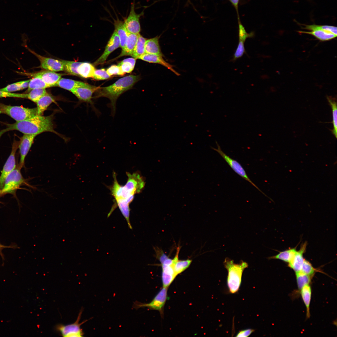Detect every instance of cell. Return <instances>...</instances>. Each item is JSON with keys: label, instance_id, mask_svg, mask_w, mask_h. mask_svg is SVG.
I'll return each instance as SVG.
<instances>
[{"label": "cell", "instance_id": "74e56055", "mask_svg": "<svg viewBox=\"0 0 337 337\" xmlns=\"http://www.w3.org/2000/svg\"><path fill=\"white\" fill-rule=\"evenodd\" d=\"M47 92L45 89H36L27 93V99L37 103L38 100Z\"/></svg>", "mask_w": 337, "mask_h": 337}, {"label": "cell", "instance_id": "3957f363", "mask_svg": "<svg viewBox=\"0 0 337 337\" xmlns=\"http://www.w3.org/2000/svg\"><path fill=\"white\" fill-rule=\"evenodd\" d=\"M223 264L228 272L227 282L229 292L235 293L239 289L243 272L248 267V264L242 260L238 264L235 263L233 260L228 257L225 258Z\"/></svg>", "mask_w": 337, "mask_h": 337}, {"label": "cell", "instance_id": "8992f818", "mask_svg": "<svg viewBox=\"0 0 337 337\" xmlns=\"http://www.w3.org/2000/svg\"><path fill=\"white\" fill-rule=\"evenodd\" d=\"M18 166L16 167L6 177L2 188L1 194L12 193L25 182Z\"/></svg>", "mask_w": 337, "mask_h": 337}, {"label": "cell", "instance_id": "ac0fdd59", "mask_svg": "<svg viewBox=\"0 0 337 337\" xmlns=\"http://www.w3.org/2000/svg\"><path fill=\"white\" fill-rule=\"evenodd\" d=\"M307 245L305 242L301 245L299 251H297L292 260L288 263L289 266L293 270L295 273L300 271L305 260L303 257Z\"/></svg>", "mask_w": 337, "mask_h": 337}, {"label": "cell", "instance_id": "44dd1931", "mask_svg": "<svg viewBox=\"0 0 337 337\" xmlns=\"http://www.w3.org/2000/svg\"><path fill=\"white\" fill-rule=\"evenodd\" d=\"M89 84L72 79L61 78L56 83L55 86H58L71 91L77 88L87 86Z\"/></svg>", "mask_w": 337, "mask_h": 337}, {"label": "cell", "instance_id": "d590c367", "mask_svg": "<svg viewBox=\"0 0 337 337\" xmlns=\"http://www.w3.org/2000/svg\"><path fill=\"white\" fill-rule=\"evenodd\" d=\"M297 285L300 290L305 286L309 285L312 276L306 274L300 271L295 273Z\"/></svg>", "mask_w": 337, "mask_h": 337}, {"label": "cell", "instance_id": "ab89813d", "mask_svg": "<svg viewBox=\"0 0 337 337\" xmlns=\"http://www.w3.org/2000/svg\"><path fill=\"white\" fill-rule=\"evenodd\" d=\"M244 42L239 41L237 47L233 54L232 61H235L237 59L241 57L246 52L244 46Z\"/></svg>", "mask_w": 337, "mask_h": 337}, {"label": "cell", "instance_id": "603a6c76", "mask_svg": "<svg viewBox=\"0 0 337 337\" xmlns=\"http://www.w3.org/2000/svg\"><path fill=\"white\" fill-rule=\"evenodd\" d=\"M159 37L157 36L146 40L145 44V53L163 56L159 43Z\"/></svg>", "mask_w": 337, "mask_h": 337}, {"label": "cell", "instance_id": "8fae6325", "mask_svg": "<svg viewBox=\"0 0 337 337\" xmlns=\"http://www.w3.org/2000/svg\"><path fill=\"white\" fill-rule=\"evenodd\" d=\"M82 310H81L78 315L76 321L74 323L67 325H59L57 326L56 329L63 336L68 337H82L83 335L82 330L80 326L85 321L79 323Z\"/></svg>", "mask_w": 337, "mask_h": 337}, {"label": "cell", "instance_id": "52a82bcc", "mask_svg": "<svg viewBox=\"0 0 337 337\" xmlns=\"http://www.w3.org/2000/svg\"><path fill=\"white\" fill-rule=\"evenodd\" d=\"M216 142L217 146V149L214 148L213 147H211V148L219 154L236 173L245 180L251 183L253 186L257 189L261 193H262L265 196L267 197V196L263 193L260 188H259L251 180L247 174L245 170L241 164L236 160L232 159L226 154L222 150V149L218 143L217 141H216Z\"/></svg>", "mask_w": 337, "mask_h": 337}, {"label": "cell", "instance_id": "277c9868", "mask_svg": "<svg viewBox=\"0 0 337 337\" xmlns=\"http://www.w3.org/2000/svg\"><path fill=\"white\" fill-rule=\"evenodd\" d=\"M128 179L126 184L121 186V195L124 198L134 196L140 193L144 188L145 182L144 178L137 173L131 174L127 172Z\"/></svg>", "mask_w": 337, "mask_h": 337}, {"label": "cell", "instance_id": "7bdbcfd3", "mask_svg": "<svg viewBox=\"0 0 337 337\" xmlns=\"http://www.w3.org/2000/svg\"><path fill=\"white\" fill-rule=\"evenodd\" d=\"M7 97L27 99V94L6 92L0 90V98Z\"/></svg>", "mask_w": 337, "mask_h": 337}, {"label": "cell", "instance_id": "c3c4849f", "mask_svg": "<svg viewBox=\"0 0 337 337\" xmlns=\"http://www.w3.org/2000/svg\"><path fill=\"white\" fill-rule=\"evenodd\" d=\"M1 194V190H0V195Z\"/></svg>", "mask_w": 337, "mask_h": 337}, {"label": "cell", "instance_id": "f6af8a7d", "mask_svg": "<svg viewBox=\"0 0 337 337\" xmlns=\"http://www.w3.org/2000/svg\"><path fill=\"white\" fill-rule=\"evenodd\" d=\"M254 329H248L240 331L237 334L236 337H246L249 336L254 331Z\"/></svg>", "mask_w": 337, "mask_h": 337}, {"label": "cell", "instance_id": "4fadbf2b", "mask_svg": "<svg viewBox=\"0 0 337 337\" xmlns=\"http://www.w3.org/2000/svg\"><path fill=\"white\" fill-rule=\"evenodd\" d=\"M27 49L38 59L40 63V67L42 69L54 72L64 71L63 65L60 60L44 57L38 54L28 48Z\"/></svg>", "mask_w": 337, "mask_h": 337}, {"label": "cell", "instance_id": "ee69618b", "mask_svg": "<svg viewBox=\"0 0 337 337\" xmlns=\"http://www.w3.org/2000/svg\"><path fill=\"white\" fill-rule=\"evenodd\" d=\"M252 34H250L247 33L243 26L241 23H239L238 32L239 41H242L245 42L247 38L252 37Z\"/></svg>", "mask_w": 337, "mask_h": 337}, {"label": "cell", "instance_id": "f546056e", "mask_svg": "<svg viewBox=\"0 0 337 337\" xmlns=\"http://www.w3.org/2000/svg\"><path fill=\"white\" fill-rule=\"evenodd\" d=\"M301 297L306 309L307 318L310 316V307L311 296V290L309 285H306L300 290Z\"/></svg>", "mask_w": 337, "mask_h": 337}, {"label": "cell", "instance_id": "4316f807", "mask_svg": "<svg viewBox=\"0 0 337 337\" xmlns=\"http://www.w3.org/2000/svg\"><path fill=\"white\" fill-rule=\"evenodd\" d=\"M95 69L94 65L88 62H82L77 68L79 76L84 78H93Z\"/></svg>", "mask_w": 337, "mask_h": 337}, {"label": "cell", "instance_id": "b9f144b4", "mask_svg": "<svg viewBox=\"0 0 337 337\" xmlns=\"http://www.w3.org/2000/svg\"><path fill=\"white\" fill-rule=\"evenodd\" d=\"M107 74L110 76L117 75L123 76L125 74L122 71L120 67L118 65H112L106 70Z\"/></svg>", "mask_w": 337, "mask_h": 337}, {"label": "cell", "instance_id": "d6986e66", "mask_svg": "<svg viewBox=\"0 0 337 337\" xmlns=\"http://www.w3.org/2000/svg\"><path fill=\"white\" fill-rule=\"evenodd\" d=\"M139 34H136L128 33V37L124 48L122 49V51L119 55L114 59L113 60H115L124 56H132Z\"/></svg>", "mask_w": 337, "mask_h": 337}, {"label": "cell", "instance_id": "d4e9b609", "mask_svg": "<svg viewBox=\"0 0 337 337\" xmlns=\"http://www.w3.org/2000/svg\"><path fill=\"white\" fill-rule=\"evenodd\" d=\"M54 100L52 96L47 92L37 102L38 115H42Z\"/></svg>", "mask_w": 337, "mask_h": 337}, {"label": "cell", "instance_id": "ba28073f", "mask_svg": "<svg viewBox=\"0 0 337 337\" xmlns=\"http://www.w3.org/2000/svg\"><path fill=\"white\" fill-rule=\"evenodd\" d=\"M143 12L137 13L135 10V2L134 1L131 6L129 14L124 22L125 27L128 33L138 34L141 31L140 18L143 15Z\"/></svg>", "mask_w": 337, "mask_h": 337}, {"label": "cell", "instance_id": "60d3db41", "mask_svg": "<svg viewBox=\"0 0 337 337\" xmlns=\"http://www.w3.org/2000/svg\"><path fill=\"white\" fill-rule=\"evenodd\" d=\"M111 76H109L107 73L106 71L104 69L95 70L93 78L94 79L100 80H104L110 78Z\"/></svg>", "mask_w": 337, "mask_h": 337}, {"label": "cell", "instance_id": "30bf717a", "mask_svg": "<svg viewBox=\"0 0 337 337\" xmlns=\"http://www.w3.org/2000/svg\"><path fill=\"white\" fill-rule=\"evenodd\" d=\"M20 74L32 77H38L41 79L50 87L55 86L56 85L61 78L62 74L55 72L44 70L35 73L18 72Z\"/></svg>", "mask_w": 337, "mask_h": 337}, {"label": "cell", "instance_id": "7c38bea8", "mask_svg": "<svg viewBox=\"0 0 337 337\" xmlns=\"http://www.w3.org/2000/svg\"><path fill=\"white\" fill-rule=\"evenodd\" d=\"M167 299V288L163 287L149 303L143 304L135 302L134 304L135 308L148 307L150 309L158 310L162 312L163 308Z\"/></svg>", "mask_w": 337, "mask_h": 337}, {"label": "cell", "instance_id": "8d00e7d4", "mask_svg": "<svg viewBox=\"0 0 337 337\" xmlns=\"http://www.w3.org/2000/svg\"><path fill=\"white\" fill-rule=\"evenodd\" d=\"M304 25L305 26L303 28L304 29L309 30L310 31L316 30H322L331 33L336 35H337V28L336 27L328 25H318L315 24Z\"/></svg>", "mask_w": 337, "mask_h": 337}, {"label": "cell", "instance_id": "83f0119b", "mask_svg": "<svg viewBox=\"0 0 337 337\" xmlns=\"http://www.w3.org/2000/svg\"><path fill=\"white\" fill-rule=\"evenodd\" d=\"M296 251V247L289 249L280 252L276 255L269 257L268 258L279 259L288 263L292 260Z\"/></svg>", "mask_w": 337, "mask_h": 337}, {"label": "cell", "instance_id": "1f68e13d", "mask_svg": "<svg viewBox=\"0 0 337 337\" xmlns=\"http://www.w3.org/2000/svg\"><path fill=\"white\" fill-rule=\"evenodd\" d=\"M30 80L15 82L0 89L2 91L12 92L22 90L28 87Z\"/></svg>", "mask_w": 337, "mask_h": 337}, {"label": "cell", "instance_id": "bcb514c9", "mask_svg": "<svg viewBox=\"0 0 337 337\" xmlns=\"http://www.w3.org/2000/svg\"><path fill=\"white\" fill-rule=\"evenodd\" d=\"M11 247H12L5 246L1 244L0 243V254L2 257L3 256V255L2 253V250L5 248H11Z\"/></svg>", "mask_w": 337, "mask_h": 337}, {"label": "cell", "instance_id": "7dc6e473", "mask_svg": "<svg viewBox=\"0 0 337 337\" xmlns=\"http://www.w3.org/2000/svg\"><path fill=\"white\" fill-rule=\"evenodd\" d=\"M235 7L237 9L239 0H229Z\"/></svg>", "mask_w": 337, "mask_h": 337}, {"label": "cell", "instance_id": "9c48e42d", "mask_svg": "<svg viewBox=\"0 0 337 337\" xmlns=\"http://www.w3.org/2000/svg\"><path fill=\"white\" fill-rule=\"evenodd\" d=\"M19 144V141L14 140L11 153L3 166L0 176V188L1 189L6 177L16 168L15 154Z\"/></svg>", "mask_w": 337, "mask_h": 337}, {"label": "cell", "instance_id": "4dcf8cb0", "mask_svg": "<svg viewBox=\"0 0 337 337\" xmlns=\"http://www.w3.org/2000/svg\"><path fill=\"white\" fill-rule=\"evenodd\" d=\"M146 40L140 34H139L135 47L131 56L132 57L138 59L139 56L145 53V44Z\"/></svg>", "mask_w": 337, "mask_h": 337}, {"label": "cell", "instance_id": "484cf974", "mask_svg": "<svg viewBox=\"0 0 337 337\" xmlns=\"http://www.w3.org/2000/svg\"><path fill=\"white\" fill-rule=\"evenodd\" d=\"M298 32L311 35L319 40L322 41H327L335 38L337 35L331 33L320 30H316L310 31H299Z\"/></svg>", "mask_w": 337, "mask_h": 337}, {"label": "cell", "instance_id": "e575fe53", "mask_svg": "<svg viewBox=\"0 0 337 337\" xmlns=\"http://www.w3.org/2000/svg\"><path fill=\"white\" fill-rule=\"evenodd\" d=\"M136 59L132 58H126L122 61L118 65L120 67L124 73H129L134 68Z\"/></svg>", "mask_w": 337, "mask_h": 337}, {"label": "cell", "instance_id": "5bb4252c", "mask_svg": "<svg viewBox=\"0 0 337 337\" xmlns=\"http://www.w3.org/2000/svg\"><path fill=\"white\" fill-rule=\"evenodd\" d=\"M120 47V39L117 33L115 30L108 42L103 53L94 62L93 65L97 66L104 63L110 54Z\"/></svg>", "mask_w": 337, "mask_h": 337}, {"label": "cell", "instance_id": "836d02e7", "mask_svg": "<svg viewBox=\"0 0 337 337\" xmlns=\"http://www.w3.org/2000/svg\"><path fill=\"white\" fill-rule=\"evenodd\" d=\"M50 87L41 79L38 77H32L30 79L27 90L26 91L27 93L31 90L36 89H45Z\"/></svg>", "mask_w": 337, "mask_h": 337}, {"label": "cell", "instance_id": "f1b7e54d", "mask_svg": "<svg viewBox=\"0 0 337 337\" xmlns=\"http://www.w3.org/2000/svg\"><path fill=\"white\" fill-rule=\"evenodd\" d=\"M332 110L333 129L331 130L336 138L337 137V107L336 100L331 96L327 97Z\"/></svg>", "mask_w": 337, "mask_h": 337}, {"label": "cell", "instance_id": "ffe728a7", "mask_svg": "<svg viewBox=\"0 0 337 337\" xmlns=\"http://www.w3.org/2000/svg\"><path fill=\"white\" fill-rule=\"evenodd\" d=\"M162 267V278L163 287L168 288L177 276L173 264L161 265Z\"/></svg>", "mask_w": 337, "mask_h": 337}, {"label": "cell", "instance_id": "681fc988", "mask_svg": "<svg viewBox=\"0 0 337 337\" xmlns=\"http://www.w3.org/2000/svg\"><path fill=\"white\" fill-rule=\"evenodd\" d=\"M2 113V111L0 110V114Z\"/></svg>", "mask_w": 337, "mask_h": 337}, {"label": "cell", "instance_id": "2e32d148", "mask_svg": "<svg viewBox=\"0 0 337 337\" xmlns=\"http://www.w3.org/2000/svg\"><path fill=\"white\" fill-rule=\"evenodd\" d=\"M100 87L89 84L85 86L76 88L71 91L80 100L90 103L93 94Z\"/></svg>", "mask_w": 337, "mask_h": 337}, {"label": "cell", "instance_id": "e0dca14e", "mask_svg": "<svg viewBox=\"0 0 337 337\" xmlns=\"http://www.w3.org/2000/svg\"><path fill=\"white\" fill-rule=\"evenodd\" d=\"M138 59H139L149 63L160 64L169 70L176 75L178 76L180 75V74L173 69V65L164 60L162 56L145 53L139 56Z\"/></svg>", "mask_w": 337, "mask_h": 337}, {"label": "cell", "instance_id": "6da1fadb", "mask_svg": "<svg viewBox=\"0 0 337 337\" xmlns=\"http://www.w3.org/2000/svg\"><path fill=\"white\" fill-rule=\"evenodd\" d=\"M6 125V128L0 130V138L5 133L13 130L18 131L25 134L36 135L46 132L57 134L54 129L52 118L51 116L37 115L25 120Z\"/></svg>", "mask_w": 337, "mask_h": 337}, {"label": "cell", "instance_id": "d6a6232c", "mask_svg": "<svg viewBox=\"0 0 337 337\" xmlns=\"http://www.w3.org/2000/svg\"><path fill=\"white\" fill-rule=\"evenodd\" d=\"M60 60L63 64L64 71L71 75L79 76L77 69L81 62Z\"/></svg>", "mask_w": 337, "mask_h": 337}, {"label": "cell", "instance_id": "5b68a950", "mask_svg": "<svg viewBox=\"0 0 337 337\" xmlns=\"http://www.w3.org/2000/svg\"><path fill=\"white\" fill-rule=\"evenodd\" d=\"M0 110L2 113L9 115L16 121L25 120L38 115L37 107L29 108L2 103H0Z\"/></svg>", "mask_w": 337, "mask_h": 337}, {"label": "cell", "instance_id": "7a4b0ae2", "mask_svg": "<svg viewBox=\"0 0 337 337\" xmlns=\"http://www.w3.org/2000/svg\"><path fill=\"white\" fill-rule=\"evenodd\" d=\"M140 79L139 75H130L121 78L110 85L100 87L95 92V98L105 97L109 100L111 115L114 116L118 98L123 93L131 89Z\"/></svg>", "mask_w": 337, "mask_h": 337}, {"label": "cell", "instance_id": "f35d334b", "mask_svg": "<svg viewBox=\"0 0 337 337\" xmlns=\"http://www.w3.org/2000/svg\"><path fill=\"white\" fill-rule=\"evenodd\" d=\"M300 271L312 276L315 272L318 271V270L315 268L309 261L305 259Z\"/></svg>", "mask_w": 337, "mask_h": 337}, {"label": "cell", "instance_id": "cb8c5ba5", "mask_svg": "<svg viewBox=\"0 0 337 337\" xmlns=\"http://www.w3.org/2000/svg\"><path fill=\"white\" fill-rule=\"evenodd\" d=\"M180 249L179 247H178L176 254L173 258V266L177 276L188 268L192 261V260L190 259L179 260L178 256Z\"/></svg>", "mask_w": 337, "mask_h": 337}, {"label": "cell", "instance_id": "7402d4cb", "mask_svg": "<svg viewBox=\"0 0 337 337\" xmlns=\"http://www.w3.org/2000/svg\"><path fill=\"white\" fill-rule=\"evenodd\" d=\"M114 21L115 30L119 36L120 42V47L122 49L125 45L128 32L125 27L124 22L120 20L118 17H117L116 19H114Z\"/></svg>", "mask_w": 337, "mask_h": 337}, {"label": "cell", "instance_id": "9a60e30c", "mask_svg": "<svg viewBox=\"0 0 337 337\" xmlns=\"http://www.w3.org/2000/svg\"><path fill=\"white\" fill-rule=\"evenodd\" d=\"M36 135L25 134L20 138L18 148L20 160L18 167L21 169L25 164V160L33 143Z\"/></svg>", "mask_w": 337, "mask_h": 337}]
</instances>
